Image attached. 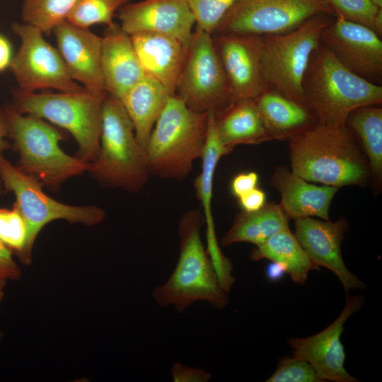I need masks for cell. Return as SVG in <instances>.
Masks as SVG:
<instances>
[{"label":"cell","instance_id":"cb8c5ba5","mask_svg":"<svg viewBox=\"0 0 382 382\" xmlns=\"http://www.w3.org/2000/svg\"><path fill=\"white\" fill-rule=\"evenodd\" d=\"M254 100L271 139L291 138L315 118L306 105L269 88Z\"/></svg>","mask_w":382,"mask_h":382},{"label":"cell","instance_id":"4dcf8cb0","mask_svg":"<svg viewBox=\"0 0 382 382\" xmlns=\"http://www.w3.org/2000/svg\"><path fill=\"white\" fill-rule=\"evenodd\" d=\"M26 238V224L16 207L0 208V241L18 255L24 248Z\"/></svg>","mask_w":382,"mask_h":382},{"label":"cell","instance_id":"74e56055","mask_svg":"<svg viewBox=\"0 0 382 382\" xmlns=\"http://www.w3.org/2000/svg\"><path fill=\"white\" fill-rule=\"evenodd\" d=\"M13 56L9 40L0 34V71L9 68Z\"/></svg>","mask_w":382,"mask_h":382},{"label":"cell","instance_id":"d590c367","mask_svg":"<svg viewBox=\"0 0 382 382\" xmlns=\"http://www.w3.org/2000/svg\"><path fill=\"white\" fill-rule=\"evenodd\" d=\"M259 177L255 172L241 173L236 175L231 183V193L238 198L257 187Z\"/></svg>","mask_w":382,"mask_h":382},{"label":"cell","instance_id":"ba28073f","mask_svg":"<svg viewBox=\"0 0 382 382\" xmlns=\"http://www.w3.org/2000/svg\"><path fill=\"white\" fill-rule=\"evenodd\" d=\"M0 180L5 190L14 195L13 205L26 224V241L17 255L23 265L32 263L35 241L42 228L50 222L62 219L70 224L92 226L100 224L105 218V211L99 207L69 205L50 197L44 192L43 185L37 178L24 173L2 155H0Z\"/></svg>","mask_w":382,"mask_h":382},{"label":"cell","instance_id":"4316f807","mask_svg":"<svg viewBox=\"0 0 382 382\" xmlns=\"http://www.w3.org/2000/svg\"><path fill=\"white\" fill-rule=\"evenodd\" d=\"M346 125L359 137L373 175L382 173V109L378 105L357 108L348 116Z\"/></svg>","mask_w":382,"mask_h":382},{"label":"cell","instance_id":"8fae6325","mask_svg":"<svg viewBox=\"0 0 382 382\" xmlns=\"http://www.w3.org/2000/svg\"><path fill=\"white\" fill-rule=\"evenodd\" d=\"M332 12L326 0H236L213 35L281 34L313 16Z\"/></svg>","mask_w":382,"mask_h":382},{"label":"cell","instance_id":"277c9868","mask_svg":"<svg viewBox=\"0 0 382 382\" xmlns=\"http://www.w3.org/2000/svg\"><path fill=\"white\" fill-rule=\"evenodd\" d=\"M208 114L191 110L176 95L170 96L144 149L150 174L178 181L187 177L204 151Z\"/></svg>","mask_w":382,"mask_h":382},{"label":"cell","instance_id":"7bdbcfd3","mask_svg":"<svg viewBox=\"0 0 382 382\" xmlns=\"http://www.w3.org/2000/svg\"><path fill=\"white\" fill-rule=\"evenodd\" d=\"M2 336H3V334H2V332H1V330H0V341H1V339H2Z\"/></svg>","mask_w":382,"mask_h":382},{"label":"cell","instance_id":"30bf717a","mask_svg":"<svg viewBox=\"0 0 382 382\" xmlns=\"http://www.w3.org/2000/svg\"><path fill=\"white\" fill-rule=\"evenodd\" d=\"M175 95L199 112L218 114L233 102L213 37L197 28L187 45Z\"/></svg>","mask_w":382,"mask_h":382},{"label":"cell","instance_id":"2e32d148","mask_svg":"<svg viewBox=\"0 0 382 382\" xmlns=\"http://www.w3.org/2000/svg\"><path fill=\"white\" fill-rule=\"evenodd\" d=\"M120 27L128 35L150 33L173 37L185 46L194 32L195 19L185 0H143L128 3L118 11Z\"/></svg>","mask_w":382,"mask_h":382},{"label":"cell","instance_id":"f35d334b","mask_svg":"<svg viewBox=\"0 0 382 382\" xmlns=\"http://www.w3.org/2000/svg\"><path fill=\"white\" fill-rule=\"evenodd\" d=\"M8 129L4 112L0 110V155L8 149L11 144L7 141Z\"/></svg>","mask_w":382,"mask_h":382},{"label":"cell","instance_id":"ffe728a7","mask_svg":"<svg viewBox=\"0 0 382 382\" xmlns=\"http://www.w3.org/2000/svg\"><path fill=\"white\" fill-rule=\"evenodd\" d=\"M130 37L144 75L175 95L187 46L173 37L157 33H137Z\"/></svg>","mask_w":382,"mask_h":382},{"label":"cell","instance_id":"5bb4252c","mask_svg":"<svg viewBox=\"0 0 382 382\" xmlns=\"http://www.w3.org/2000/svg\"><path fill=\"white\" fill-rule=\"evenodd\" d=\"M320 42L340 62L376 83L382 76V42L371 28L337 16L322 32Z\"/></svg>","mask_w":382,"mask_h":382},{"label":"cell","instance_id":"f1b7e54d","mask_svg":"<svg viewBox=\"0 0 382 382\" xmlns=\"http://www.w3.org/2000/svg\"><path fill=\"white\" fill-rule=\"evenodd\" d=\"M130 0H77L66 21L83 28L96 24L112 25L117 11Z\"/></svg>","mask_w":382,"mask_h":382},{"label":"cell","instance_id":"1f68e13d","mask_svg":"<svg viewBox=\"0 0 382 382\" xmlns=\"http://www.w3.org/2000/svg\"><path fill=\"white\" fill-rule=\"evenodd\" d=\"M195 19L196 28L213 35L224 15L236 0H185Z\"/></svg>","mask_w":382,"mask_h":382},{"label":"cell","instance_id":"8d00e7d4","mask_svg":"<svg viewBox=\"0 0 382 382\" xmlns=\"http://www.w3.org/2000/svg\"><path fill=\"white\" fill-rule=\"evenodd\" d=\"M238 199L243 212H252L260 209L265 204L266 195L262 190L255 187Z\"/></svg>","mask_w":382,"mask_h":382},{"label":"cell","instance_id":"603a6c76","mask_svg":"<svg viewBox=\"0 0 382 382\" xmlns=\"http://www.w3.org/2000/svg\"><path fill=\"white\" fill-rule=\"evenodd\" d=\"M215 118L218 137L228 153L239 144L271 139L254 99L233 101Z\"/></svg>","mask_w":382,"mask_h":382},{"label":"cell","instance_id":"b9f144b4","mask_svg":"<svg viewBox=\"0 0 382 382\" xmlns=\"http://www.w3.org/2000/svg\"><path fill=\"white\" fill-rule=\"evenodd\" d=\"M373 4L379 8H382V0H371Z\"/></svg>","mask_w":382,"mask_h":382},{"label":"cell","instance_id":"e0dca14e","mask_svg":"<svg viewBox=\"0 0 382 382\" xmlns=\"http://www.w3.org/2000/svg\"><path fill=\"white\" fill-rule=\"evenodd\" d=\"M52 33L71 78L92 93L107 95L101 68L102 37L66 21Z\"/></svg>","mask_w":382,"mask_h":382},{"label":"cell","instance_id":"44dd1931","mask_svg":"<svg viewBox=\"0 0 382 382\" xmlns=\"http://www.w3.org/2000/svg\"><path fill=\"white\" fill-rule=\"evenodd\" d=\"M274 183L281 193L279 206L287 217L297 219L316 216L329 220L330 205L337 187L316 185L284 170L275 175Z\"/></svg>","mask_w":382,"mask_h":382},{"label":"cell","instance_id":"6da1fadb","mask_svg":"<svg viewBox=\"0 0 382 382\" xmlns=\"http://www.w3.org/2000/svg\"><path fill=\"white\" fill-rule=\"evenodd\" d=\"M204 225V216L199 209L190 210L180 218L178 262L168 279L152 291L154 300L161 307L173 306L183 313L198 301L215 309L228 305V293L219 284L202 240Z\"/></svg>","mask_w":382,"mask_h":382},{"label":"cell","instance_id":"836d02e7","mask_svg":"<svg viewBox=\"0 0 382 382\" xmlns=\"http://www.w3.org/2000/svg\"><path fill=\"white\" fill-rule=\"evenodd\" d=\"M170 373L174 382H207L212 378L204 369L190 367L181 362H175Z\"/></svg>","mask_w":382,"mask_h":382},{"label":"cell","instance_id":"4fadbf2b","mask_svg":"<svg viewBox=\"0 0 382 382\" xmlns=\"http://www.w3.org/2000/svg\"><path fill=\"white\" fill-rule=\"evenodd\" d=\"M364 303L361 295L349 296L338 317L322 331L304 338L292 337L288 344L293 355L307 361L323 381L357 382L345 368V352L341 335L347 319Z\"/></svg>","mask_w":382,"mask_h":382},{"label":"cell","instance_id":"7402d4cb","mask_svg":"<svg viewBox=\"0 0 382 382\" xmlns=\"http://www.w3.org/2000/svg\"><path fill=\"white\" fill-rule=\"evenodd\" d=\"M172 96L160 83L144 76L119 99L144 150L158 118Z\"/></svg>","mask_w":382,"mask_h":382},{"label":"cell","instance_id":"484cf974","mask_svg":"<svg viewBox=\"0 0 382 382\" xmlns=\"http://www.w3.org/2000/svg\"><path fill=\"white\" fill-rule=\"evenodd\" d=\"M289 228L287 216L281 207L267 204L255 212L243 211L237 214L221 243L224 247L237 243H249L257 246Z\"/></svg>","mask_w":382,"mask_h":382},{"label":"cell","instance_id":"d6a6232c","mask_svg":"<svg viewBox=\"0 0 382 382\" xmlns=\"http://www.w3.org/2000/svg\"><path fill=\"white\" fill-rule=\"evenodd\" d=\"M267 382H324L306 360L293 357L279 359L274 372Z\"/></svg>","mask_w":382,"mask_h":382},{"label":"cell","instance_id":"ab89813d","mask_svg":"<svg viewBox=\"0 0 382 382\" xmlns=\"http://www.w3.org/2000/svg\"><path fill=\"white\" fill-rule=\"evenodd\" d=\"M285 273L284 267L277 262H272L267 268V276L271 281L279 280Z\"/></svg>","mask_w":382,"mask_h":382},{"label":"cell","instance_id":"ac0fdd59","mask_svg":"<svg viewBox=\"0 0 382 382\" xmlns=\"http://www.w3.org/2000/svg\"><path fill=\"white\" fill-rule=\"evenodd\" d=\"M347 229V222L318 220L311 217L295 219V236L312 261L318 267L332 272L347 294L364 289L366 284L346 267L342 256L341 243Z\"/></svg>","mask_w":382,"mask_h":382},{"label":"cell","instance_id":"d4e9b609","mask_svg":"<svg viewBox=\"0 0 382 382\" xmlns=\"http://www.w3.org/2000/svg\"><path fill=\"white\" fill-rule=\"evenodd\" d=\"M250 257L254 261L267 259L280 264L297 284L306 282L311 270H319L289 228L282 230L255 246Z\"/></svg>","mask_w":382,"mask_h":382},{"label":"cell","instance_id":"83f0119b","mask_svg":"<svg viewBox=\"0 0 382 382\" xmlns=\"http://www.w3.org/2000/svg\"><path fill=\"white\" fill-rule=\"evenodd\" d=\"M77 0H23V22L31 25L44 34L52 32L66 21Z\"/></svg>","mask_w":382,"mask_h":382},{"label":"cell","instance_id":"3957f363","mask_svg":"<svg viewBox=\"0 0 382 382\" xmlns=\"http://www.w3.org/2000/svg\"><path fill=\"white\" fill-rule=\"evenodd\" d=\"M317 123L346 126L354 110L382 102V87L345 67L324 45L313 53L303 84Z\"/></svg>","mask_w":382,"mask_h":382},{"label":"cell","instance_id":"9a60e30c","mask_svg":"<svg viewBox=\"0 0 382 382\" xmlns=\"http://www.w3.org/2000/svg\"><path fill=\"white\" fill-rule=\"evenodd\" d=\"M212 37L233 102L255 99L269 88L261 68V36L216 34Z\"/></svg>","mask_w":382,"mask_h":382},{"label":"cell","instance_id":"d6986e66","mask_svg":"<svg viewBox=\"0 0 382 382\" xmlns=\"http://www.w3.org/2000/svg\"><path fill=\"white\" fill-rule=\"evenodd\" d=\"M101 68L108 94L118 99L145 76L130 35L115 23L102 36Z\"/></svg>","mask_w":382,"mask_h":382},{"label":"cell","instance_id":"52a82bcc","mask_svg":"<svg viewBox=\"0 0 382 382\" xmlns=\"http://www.w3.org/2000/svg\"><path fill=\"white\" fill-rule=\"evenodd\" d=\"M106 96L84 88L58 93H23L16 89L12 107L22 114L41 118L68 131L78 144V157L91 163L100 146Z\"/></svg>","mask_w":382,"mask_h":382},{"label":"cell","instance_id":"8992f818","mask_svg":"<svg viewBox=\"0 0 382 382\" xmlns=\"http://www.w3.org/2000/svg\"><path fill=\"white\" fill-rule=\"evenodd\" d=\"M8 139L18 153L17 167L37 178L43 185L57 187L66 180L88 172L91 163L71 156L60 147L62 133L44 120L15 110L4 112Z\"/></svg>","mask_w":382,"mask_h":382},{"label":"cell","instance_id":"5b68a950","mask_svg":"<svg viewBox=\"0 0 382 382\" xmlns=\"http://www.w3.org/2000/svg\"><path fill=\"white\" fill-rule=\"evenodd\" d=\"M88 172L105 185L132 192L142 189L150 174L132 121L120 100L110 94L103 101L100 146Z\"/></svg>","mask_w":382,"mask_h":382},{"label":"cell","instance_id":"e575fe53","mask_svg":"<svg viewBox=\"0 0 382 382\" xmlns=\"http://www.w3.org/2000/svg\"><path fill=\"white\" fill-rule=\"evenodd\" d=\"M2 183L0 180V195ZM12 252L0 241V276L6 279L16 280L21 277V270L12 257Z\"/></svg>","mask_w":382,"mask_h":382},{"label":"cell","instance_id":"9c48e42d","mask_svg":"<svg viewBox=\"0 0 382 382\" xmlns=\"http://www.w3.org/2000/svg\"><path fill=\"white\" fill-rule=\"evenodd\" d=\"M328 24L318 15L289 32L261 36L260 63L268 87L304 104L305 75Z\"/></svg>","mask_w":382,"mask_h":382},{"label":"cell","instance_id":"60d3db41","mask_svg":"<svg viewBox=\"0 0 382 382\" xmlns=\"http://www.w3.org/2000/svg\"><path fill=\"white\" fill-rule=\"evenodd\" d=\"M6 279L0 276V303L2 301L4 296V287L6 285Z\"/></svg>","mask_w":382,"mask_h":382},{"label":"cell","instance_id":"7c38bea8","mask_svg":"<svg viewBox=\"0 0 382 382\" xmlns=\"http://www.w3.org/2000/svg\"><path fill=\"white\" fill-rule=\"evenodd\" d=\"M11 29L20 40L8 68L18 91L34 93L54 89L66 92L83 88L71 78L57 48L45 40L40 30L23 22L13 23Z\"/></svg>","mask_w":382,"mask_h":382},{"label":"cell","instance_id":"7a4b0ae2","mask_svg":"<svg viewBox=\"0 0 382 382\" xmlns=\"http://www.w3.org/2000/svg\"><path fill=\"white\" fill-rule=\"evenodd\" d=\"M291 173L335 187L361 184L368 164L346 126L317 123L291 138Z\"/></svg>","mask_w":382,"mask_h":382},{"label":"cell","instance_id":"f546056e","mask_svg":"<svg viewBox=\"0 0 382 382\" xmlns=\"http://www.w3.org/2000/svg\"><path fill=\"white\" fill-rule=\"evenodd\" d=\"M332 11L345 19L382 33V8L371 0H326Z\"/></svg>","mask_w":382,"mask_h":382}]
</instances>
